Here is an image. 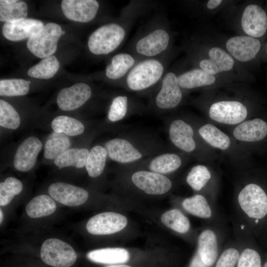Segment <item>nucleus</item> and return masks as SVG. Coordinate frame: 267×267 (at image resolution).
Instances as JSON below:
<instances>
[{"mask_svg":"<svg viewBox=\"0 0 267 267\" xmlns=\"http://www.w3.org/2000/svg\"><path fill=\"white\" fill-rule=\"evenodd\" d=\"M112 161L130 165L165 152L162 141L147 133H131L107 141L104 146Z\"/></svg>","mask_w":267,"mask_h":267,"instance_id":"1","label":"nucleus"},{"mask_svg":"<svg viewBox=\"0 0 267 267\" xmlns=\"http://www.w3.org/2000/svg\"><path fill=\"white\" fill-rule=\"evenodd\" d=\"M235 207L240 221L253 233L267 220V193L259 184L250 182L237 193Z\"/></svg>","mask_w":267,"mask_h":267,"instance_id":"2","label":"nucleus"},{"mask_svg":"<svg viewBox=\"0 0 267 267\" xmlns=\"http://www.w3.org/2000/svg\"><path fill=\"white\" fill-rule=\"evenodd\" d=\"M165 67L157 58H144L138 61L125 78L129 90L140 92L149 89L162 80Z\"/></svg>","mask_w":267,"mask_h":267,"instance_id":"3","label":"nucleus"},{"mask_svg":"<svg viewBox=\"0 0 267 267\" xmlns=\"http://www.w3.org/2000/svg\"><path fill=\"white\" fill-rule=\"evenodd\" d=\"M127 31L121 23H110L98 28L89 36L88 45L95 55H106L116 50L125 39Z\"/></svg>","mask_w":267,"mask_h":267,"instance_id":"4","label":"nucleus"},{"mask_svg":"<svg viewBox=\"0 0 267 267\" xmlns=\"http://www.w3.org/2000/svg\"><path fill=\"white\" fill-rule=\"evenodd\" d=\"M62 32L58 24L48 23L38 33L28 39L27 47L32 53L40 58L52 55L56 50L58 41Z\"/></svg>","mask_w":267,"mask_h":267,"instance_id":"5","label":"nucleus"},{"mask_svg":"<svg viewBox=\"0 0 267 267\" xmlns=\"http://www.w3.org/2000/svg\"><path fill=\"white\" fill-rule=\"evenodd\" d=\"M41 258L46 264L54 267H70L77 260L73 247L57 238H49L43 243Z\"/></svg>","mask_w":267,"mask_h":267,"instance_id":"6","label":"nucleus"},{"mask_svg":"<svg viewBox=\"0 0 267 267\" xmlns=\"http://www.w3.org/2000/svg\"><path fill=\"white\" fill-rule=\"evenodd\" d=\"M170 42V36L167 31L162 27H156L136 40L134 50L145 59L156 58L167 49Z\"/></svg>","mask_w":267,"mask_h":267,"instance_id":"7","label":"nucleus"},{"mask_svg":"<svg viewBox=\"0 0 267 267\" xmlns=\"http://www.w3.org/2000/svg\"><path fill=\"white\" fill-rule=\"evenodd\" d=\"M131 179L136 188L149 195L164 194L173 186L172 181L165 175L145 169H140L133 173Z\"/></svg>","mask_w":267,"mask_h":267,"instance_id":"8","label":"nucleus"},{"mask_svg":"<svg viewBox=\"0 0 267 267\" xmlns=\"http://www.w3.org/2000/svg\"><path fill=\"white\" fill-rule=\"evenodd\" d=\"M181 206L185 212L204 220L207 223H223L214 202L203 194L197 193L184 198L181 202Z\"/></svg>","mask_w":267,"mask_h":267,"instance_id":"9","label":"nucleus"},{"mask_svg":"<svg viewBox=\"0 0 267 267\" xmlns=\"http://www.w3.org/2000/svg\"><path fill=\"white\" fill-rule=\"evenodd\" d=\"M178 85L177 76L172 72L165 74L154 98L156 107L161 110L175 108L182 99V93Z\"/></svg>","mask_w":267,"mask_h":267,"instance_id":"10","label":"nucleus"},{"mask_svg":"<svg viewBox=\"0 0 267 267\" xmlns=\"http://www.w3.org/2000/svg\"><path fill=\"white\" fill-rule=\"evenodd\" d=\"M246 106L237 101H221L212 104L209 116L212 120L224 124L235 125L242 122L247 116Z\"/></svg>","mask_w":267,"mask_h":267,"instance_id":"11","label":"nucleus"},{"mask_svg":"<svg viewBox=\"0 0 267 267\" xmlns=\"http://www.w3.org/2000/svg\"><path fill=\"white\" fill-rule=\"evenodd\" d=\"M128 223L124 215L114 212H104L91 217L87 222L88 231L93 235H107L124 229Z\"/></svg>","mask_w":267,"mask_h":267,"instance_id":"12","label":"nucleus"},{"mask_svg":"<svg viewBox=\"0 0 267 267\" xmlns=\"http://www.w3.org/2000/svg\"><path fill=\"white\" fill-rule=\"evenodd\" d=\"M90 86L85 83L76 84L62 89L57 96V103L63 111L75 110L85 104L91 97Z\"/></svg>","mask_w":267,"mask_h":267,"instance_id":"13","label":"nucleus"},{"mask_svg":"<svg viewBox=\"0 0 267 267\" xmlns=\"http://www.w3.org/2000/svg\"><path fill=\"white\" fill-rule=\"evenodd\" d=\"M48 193L54 200L72 207L83 204L89 197V193L83 188L61 182L51 184Z\"/></svg>","mask_w":267,"mask_h":267,"instance_id":"14","label":"nucleus"},{"mask_svg":"<svg viewBox=\"0 0 267 267\" xmlns=\"http://www.w3.org/2000/svg\"><path fill=\"white\" fill-rule=\"evenodd\" d=\"M99 4L95 0H63L61 9L65 17L71 20L86 23L95 17Z\"/></svg>","mask_w":267,"mask_h":267,"instance_id":"15","label":"nucleus"},{"mask_svg":"<svg viewBox=\"0 0 267 267\" xmlns=\"http://www.w3.org/2000/svg\"><path fill=\"white\" fill-rule=\"evenodd\" d=\"M225 46L230 55L241 62L252 60L259 52L260 41L249 36H238L230 38Z\"/></svg>","mask_w":267,"mask_h":267,"instance_id":"16","label":"nucleus"},{"mask_svg":"<svg viewBox=\"0 0 267 267\" xmlns=\"http://www.w3.org/2000/svg\"><path fill=\"white\" fill-rule=\"evenodd\" d=\"M241 24L243 31L248 36L256 38L262 37L267 30V15L260 6L251 4L243 12Z\"/></svg>","mask_w":267,"mask_h":267,"instance_id":"17","label":"nucleus"},{"mask_svg":"<svg viewBox=\"0 0 267 267\" xmlns=\"http://www.w3.org/2000/svg\"><path fill=\"white\" fill-rule=\"evenodd\" d=\"M42 148V142L37 137L30 136L25 139L16 151L13 160L15 168L23 172L32 169Z\"/></svg>","mask_w":267,"mask_h":267,"instance_id":"18","label":"nucleus"},{"mask_svg":"<svg viewBox=\"0 0 267 267\" xmlns=\"http://www.w3.org/2000/svg\"><path fill=\"white\" fill-rule=\"evenodd\" d=\"M168 134L172 143L180 150L191 153L196 149L193 129L184 121L181 119L172 121L169 127Z\"/></svg>","mask_w":267,"mask_h":267,"instance_id":"19","label":"nucleus"},{"mask_svg":"<svg viewBox=\"0 0 267 267\" xmlns=\"http://www.w3.org/2000/svg\"><path fill=\"white\" fill-rule=\"evenodd\" d=\"M44 26L41 21L26 18L15 22L5 23L2 26V33L6 39L19 41L36 35Z\"/></svg>","mask_w":267,"mask_h":267,"instance_id":"20","label":"nucleus"},{"mask_svg":"<svg viewBox=\"0 0 267 267\" xmlns=\"http://www.w3.org/2000/svg\"><path fill=\"white\" fill-rule=\"evenodd\" d=\"M208 56L209 58L200 60L199 65L200 69L211 75L228 71L233 67L232 57L221 47L214 46L210 48Z\"/></svg>","mask_w":267,"mask_h":267,"instance_id":"21","label":"nucleus"},{"mask_svg":"<svg viewBox=\"0 0 267 267\" xmlns=\"http://www.w3.org/2000/svg\"><path fill=\"white\" fill-rule=\"evenodd\" d=\"M136 163L145 165L148 171L165 175L178 169L182 160L177 154L163 152Z\"/></svg>","mask_w":267,"mask_h":267,"instance_id":"22","label":"nucleus"},{"mask_svg":"<svg viewBox=\"0 0 267 267\" xmlns=\"http://www.w3.org/2000/svg\"><path fill=\"white\" fill-rule=\"evenodd\" d=\"M233 134L240 141H258L267 135V123L259 118L244 121L235 128Z\"/></svg>","mask_w":267,"mask_h":267,"instance_id":"23","label":"nucleus"},{"mask_svg":"<svg viewBox=\"0 0 267 267\" xmlns=\"http://www.w3.org/2000/svg\"><path fill=\"white\" fill-rule=\"evenodd\" d=\"M137 62L132 54L121 52L114 55L106 67L105 75L109 79L118 80L126 77Z\"/></svg>","mask_w":267,"mask_h":267,"instance_id":"24","label":"nucleus"},{"mask_svg":"<svg viewBox=\"0 0 267 267\" xmlns=\"http://www.w3.org/2000/svg\"><path fill=\"white\" fill-rule=\"evenodd\" d=\"M179 86L182 89H192L213 84L216 81L214 75L200 68L184 72L177 76Z\"/></svg>","mask_w":267,"mask_h":267,"instance_id":"25","label":"nucleus"},{"mask_svg":"<svg viewBox=\"0 0 267 267\" xmlns=\"http://www.w3.org/2000/svg\"><path fill=\"white\" fill-rule=\"evenodd\" d=\"M87 258L96 263L117 264L127 262L130 254L124 248H107L91 251L87 254Z\"/></svg>","mask_w":267,"mask_h":267,"instance_id":"26","label":"nucleus"},{"mask_svg":"<svg viewBox=\"0 0 267 267\" xmlns=\"http://www.w3.org/2000/svg\"><path fill=\"white\" fill-rule=\"evenodd\" d=\"M28 6L25 2L17 0H0V21L13 23L26 19Z\"/></svg>","mask_w":267,"mask_h":267,"instance_id":"27","label":"nucleus"},{"mask_svg":"<svg viewBox=\"0 0 267 267\" xmlns=\"http://www.w3.org/2000/svg\"><path fill=\"white\" fill-rule=\"evenodd\" d=\"M56 205L53 199L45 194L37 196L31 199L26 207V211L31 218H40L53 214Z\"/></svg>","mask_w":267,"mask_h":267,"instance_id":"28","label":"nucleus"},{"mask_svg":"<svg viewBox=\"0 0 267 267\" xmlns=\"http://www.w3.org/2000/svg\"><path fill=\"white\" fill-rule=\"evenodd\" d=\"M89 153L85 148H69L55 158L54 163L59 169L67 167L82 168L86 165Z\"/></svg>","mask_w":267,"mask_h":267,"instance_id":"29","label":"nucleus"},{"mask_svg":"<svg viewBox=\"0 0 267 267\" xmlns=\"http://www.w3.org/2000/svg\"><path fill=\"white\" fill-rule=\"evenodd\" d=\"M162 222L167 227L180 234H186L191 230L188 218L179 209H173L163 213Z\"/></svg>","mask_w":267,"mask_h":267,"instance_id":"30","label":"nucleus"},{"mask_svg":"<svg viewBox=\"0 0 267 267\" xmlns=\"http://www.w3.org/2000/svg\"><path fill=\"white\" fill-rule=\"evenodd\" d=\"M107 157V152L104 146L96 145L91 148L85 165L89 177L96 178L101 175Z\"/></svg>","mask_w":267,"mask_h":267,"instance_id":"31","label":"nucleus"},{"mask_svg":"<svg viewBox=\"0 0 267 267\" xmlns=\"http://www.w3.org/2000/svg\"><path fill=\"white\" fill-rule=\"evenodd\" d=\"M200 136L211 146L225 150L230 145L228 136L214 125L207 124L201 126L198 130Z\"/></svg>","mask_w":267,"mask_h":267,"instance_id":"32","label":"nucleus"},{"mask_svg":"<svg viewBox=\"0 0 267 267\" xmlns=\"http://www.w3.org/2000/svg\"><path fill=\"white\" fill-rule=\"evenodd\" d=\"M51 128L56 133L76 136L83 133L85 126L80 121L67 116H59L51 122Z\"/></svg>","mask_w":267,"mask_h":267,"instance_id":"33","label":"nucleus"},{"mask_svg":"<svg viewBox=\"0 0 267 267\" xmlns=\"http://www.w3.org/2000/svg\"><path fill=\"white\" fill-rule=\"evenodd\" d=\"M60 67L59 62L53 55L43 58L38 64L30 68L29 76L41 79H49L53 77Z\"/></svg>","mask_w":267,"mask_h":267,"instance_id":"34","label":"nucleus"},{"mask_svg":"<svg viewBox=\"0 0 267 267\" xmlns=\"http://www.w3.org/2000/svg\"><path fill=\"white\" fill-rule=\"evenodd\" d=\"M216 263L215 267H235L240 254L241 246L239 240L234 239L224 244Z\"/></svg>","mask_w":267,"mask_h":267,"instance_id":"35","label":"nucleus"},{"mask_svg":"<svg viewBox=\"0 0 267 267\" xmlns=\"http://www.w3.org/2000/svg\"><path fill=\"white\" fill-rule=\"evenodd\" d=\"M212 176L209 170L205 166H194L188 172L186 181L188 185L196 192H201L209 184Z\"/></svg>","mask_w":267,"mask_h":267,"instance_id":"36","label":"nucleus"},{"mask_svg":"<svg viewBox=\"0 0 267 267\" xmlns=\"http://www.w3.org/2000/svg\"><path fill=\"white\" fill-rule=\"evenodd\" d=\"M30 83V81L22 79L0 80V95L7 96L24 95L29 90Z\"/></svg>","mask_w":267,"mask_h":267,"instance_id":"37","label":"nucleus"},{"mask_svg":"<svg viewBox=\"0 0 267 267\" xmlns=\"http://www.w3.org/2000/svg\"><path fill=\"white\" fill-rule=\"evenodd\" d=\"M70 146L69 138L58 133V134L48 139L45 143L44 156L47 159H55Z\"/></svg>","mask_w":267,"mask_h":267,"instance_id":"38","label":"nucleus"},{"mask_svg":"<svg viewBox=\"0 0 267 267\" xmlns=\"http://www.w3.org/2000/svg\"><path fill=\"white\" fill-rule=\"evenodd\" d=\"M130 99L128 96L121 94L112 100L107 114V118L111 122L122 121L129 113Z\"/></svg>","mask_w":267,"mask_h":267,"instance_id":"39","label":"nucleus"},{"mask_svg":"<svg viewBox=\"0 0 267 267\" xmlns=\"http://www.w3.org/2000/svg\"><path fill=\"white\" fill-rule=\"evenodd\" d=\"M23 189L21 181L14 177H8L0 183V205L8 204L14 196L19 194Z\"/></svg>","mask_w":267,"mask_h":267,"instance_id":"40","label":"nucleus"},{"mask_svg":"<svg viewBox=\"0 0 267 267\" xmlns=\"http://www.w3.org/2000/svg\"><path fill=\"white\" fill-rule=\"evenodd\" d=\"M20 124V118L15 108L3 99L0 100V125L8 129L15 130Z\"/></svg>","mask_w":267,"mask_h":267,"instance_id":"41","label":"nucleus"},{"mask_svg":"<svg viewBox=\"0 0 267 267\" xmlns=\"http://www.w3.org/2000/svg\"><path fill=\"white\" fill-rule=\"evenodd\" d=\"M188 267H211L205 264L202 261L198 253L196 250Z\"/></svg>","mask_w":267,"mask_h":267,"instance_id":"42","label":"nucleus"},{"mask_svg":"<svg viewBox=\"0 0 267 267\" xmlns=\"http://www.w3.org/2000/svg\"><path fill=\"white\" fill-rule=\"evenodd\" d=\"M222 2L221 0H210L207 3V7L209 9H213L220 5Z\"/></svg>","mask_w":267,"mask_h":267,"instance_id":"43","label":"nucleus"},{"mask_svg":"<svg viewBox=\"0 0 267 267\" xmlns=\"http://www.w3.org/2000/svg\"><path fill=\"white\" fill-rule=\"evenodd\" d=\"M104 267H131L129 266L126 265H109L105 266Z\"/></svg>","mask_w":267,"mask_h":267,"instance_id":"44","label":"nucleus"},{"mask_svg":"<svg viewBox=\"0 0 267 267\" xmlns=\"http://www.w3.org/2000/svg\"><path fill=\"white\" fill-rule=\"evenodd\" d=\"M0 223H1V222L2 221V219H3V213H2V212L1 211V210L0 209Z\"/></svg>","mask_w":267,"mask_h":267,"instance_id":"45","label":"nucleus"},{"mask_svg":"<svg viewBox=\"0 0 267 267\" xmlns=\"http://www.w3.org/2000/svg\"><path fill=\"white\" fill-rule=\"evenodd\" d=\"M263 267H267V261L264 263Z\"/></svg>","mask_w":267,"mask_h":267,"instance_id":"46","label":"nucleus"},{"mask_svg":"<svg viewBox=\"0 0 267 267\" xmlns=\"http://www.w3.org/2000/svg\"></svg>","mask_w":267,"mask_h":267,"instance_id":"47","label":"nucleus"}]
</instances>
